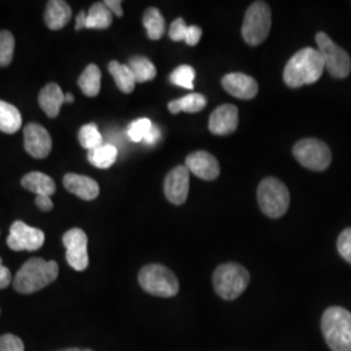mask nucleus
Masks as SVG:
<instances>
[{"instance_id":"nucleus-9","label":"nucleus","mask_w":351,"mask_h":351,"mask_svg":"<svg viewBox=\"0 0 351 351\" xmlns=\"http://www.w3.org/2000/svg\"><path fill=\"white\" fill-rule=\"evenodd\" d=\"M293 155L300 163L311 171H324L332 162V152L323 141L301 139L293 147Z\"/></svg>"},{"instance_id":"nucleus-11","label":"nucleus","mask_w":351,"mask_h":351,"mask_svg":"<svg viewBox=\"0 0 351 351\" xmlns=\"http://www.w3.org/2000/svg\"><path fill=\"white\" fill-rule=\"evenodd\" d=\"M63 243L66 249V262L75 271H85L88 265V236L80 229L73 228L65 232Z\"/></svg>"},{"instance_id":"nucleus-10","label":"nucleus","mask_w":351,"mask_h":351,"mask_svg":"<svg viewBox=\"0 0 351 351\" xmlns=\"http://www.w3.org/2000/svg\"><path fill=\"white\" fill-rule=\"evenodd\" d=\"M45 243V233L24 221H14L7 239L8 247L13 251H37Z\"/></svg>"},{"instance_id":"nucleus-4","label":"nucleus","mask_w":351,"mask_h":351,"mask_svg":"<svg viewBox=\"0 0 351 351\" xmlns=\"http://www.w3.org/2000/svg\"><path fill=\"white\" fill-rule=\"evenodd\" d=\"M213 282L217 295L226 301H234L249 287L250 275L239 264H221L213 272Z\"/></svg>"},{"instance_id":"nucleus-43","label":"nucleus","mask_w":351,"mask_h":351,"mask_svg":"<svg viewBox=\"0 0 351 351\" xmlns=\"http://www.w3.org/2000/svg\"><path fill=\"white\" fill-rule=\"evenodd\" d=\"M58 351H93V350H90V349H77V348H72V349H63V350H58Z\"/></svg>"},{"instance_id":"nucleus-7","label":"nucleus","mask_w":351,"mask_h":351,"mask_svg":"<svg viewBox=\"0 0 351 351\" xmlns=\"http://www.w3.org/2000/svg\"><path fill=\"white\" fill-rule=\"evenodd\" d=\"M272 26V14L267 3H252L245 14L242 37L250 46H259L268 37Z\"/></svg>"},{"instance_id":"nucleus-31","label":"nucleus","mask_w":351,"mask_h":351,"mask_svg":"<svg viewBox=\"0 0 351 351\" xmlns=\"http://www.w3.org/2000/svg\"><path fill=\"white\" fill-rule=\"evenodd\" d=\"M14 52V37L8 30L0 32V68L12 63Z\"/></svg>"},{"instance_id":"nucleus-16","label":"nucleus","mask_w":351,"mask_h":351,"mask_svg":"<svg viewBox=\"0 0 351 351\" xmlns=\"http://www.w3.org/2000/svg\"><path fill=\"white\" fill-rule=\"evenodd\" d=\"M223 88L239 99H252L258 94V82L243 73H229L224 75Z\"/></svg>"},{"instance_id":"nucleus-25","label":"nucleus","mask_w":351,"mask_h":351,"mask_svg":"<svg viewBox=\"0 0 351 351\" xmlns=\"http://www.w3.org/2000/svg\"><path fill=\"white\" fill-rule=\"evenodd\" d=\"M88 159L94 167L99 169H107L116 162L117 149L111 143H103L99 147L88 151Z\"/></svg>"},{"instance_id":"nucleus-23","label":"nucleus","mask_w":351,"mask_h":351,"mask_svg":"<svg viewBox=\"0 0 351 351\" xmlns=\"http://www.w3.org/2000/svg\"><path fill=\"white\" fill-rule=\"evenodd\" d=\"M101 69L95 64H90L78 78V86L86 97H97L101 91Z\"/></svg>"},{"instance_id":"nucleus-41","label":"nucleus","mask_w":351,"mask_h":351,"mask_svg":"<svg viewBox=\"0 0 351 351\" xmlns=\"http://www.w3.org/2000/svg\"><path fill=\"white\" fill-rule=\"evenodd\" d=\"M86 17H88V13H85L84 11H81L75 17V30L77 32L86 27Z\"/></svg>"},{"instance_id":"nucleus-28","label":"nucleus","mask_w":351,"mask_h":351,"mask_svg":"<svg viewBox=\"0 0 351 351\" xmlns=\"http://www.w3.org/2000/svg\"><path fill=\"white\" fill-rule=\"evenodd\" d=\"M129 68L132 69L133 75L136 77V81L138 84L147 82L155 78L156 68L151 63L150 60L145 56H134L129 60Z\"/></svg>"},{"instance_id":"nucleus-2","label":"nucleus","mask_w":351,"mask_h":351,"mask_svg":"<svg viewBox=\"0 0 351 351\" xmlns=\"http://www.w3.org/2000/svg\"><path fill=\"white\" fill-rule=\"evenodd\" d=\"M59 275L56 262H46L42 258H32L13 278V288L21 294H32L52 284Z\"/></svg>"},{"instance_id":"nucleus-32","label":"nucleus","mask_w":351,"mask_h":351,"mask_svg":"<svg viewBox=\"0 0 351 351\" xmlns=\"http://www.w3.org/2000/svg\"><path fill=\"white\" fill-rule=\"evenodd\" d=\"M152 125L150 119H138L128 126V137L133 142H143L150 133Z\"/></svg>"},{"instance_id":"nucleus-37","label":"nucleus","mask_w":351,"mask_h":351,"mask_svg":"<svg viewBox=\"0 0 351 351\" xmlns=\"http://www.w3.org/2000/svg\"><path fill=\"white\" fill-rule=\"evenodd\" d=\"M12 282V275L11 271L3 265V261L0 258V289H5L10 287V284Z\"/></svg>"},{"instance_id":"nucleus-21","label":"nucleus","mask_w":351,"mask_h":351,"mask_svg":"<svg viewBox=\"0 0 351 351\" xmlns=\"http://www.w3.org/2000/svg\"><path fill=\"white\" fill-rule=\"evenodd\" d=\"M23 125V117L20 111L7 101H0V132L13 134Z\"/></svg>"},{"instance_id":"nucleus-36","label":"nucleus","mask_w":351,"mask_h":351,"mask_svg":"<svg viewBox=\"0 0 351 351\" xmlns=\"http://www.w3.org/2000/svg\"><path fill=\"white\" fill-rule=\"evenodd\" d=\"M201 38L202 29L199 26H189L188 37L185 39V42L188 43L189 46H197L199 43Z\"/></svg>"},{"instance_id":"nucleus-34","label":"nucleus","mask_w":351,"mask_h":351,"mask_svg":"<svg viewBox=\"0 0 351 351\" xmlns=\"http://www.w3.org/2000/svg\"><path fill=\"white\" fill-rule=\"evenodd\" d=\"M0 351H25V348L23 339L8 333L0 337Z\"/></svg>"},{"instance_id":"nucleus-40","label":"nucleus","mask_w":351,"mask_h":351,"mask_svg":"<svg viewBox=\"0 0 351 351\" xmlns=\"http://www.w3.org/2000/svg\"><path fill=\"white\" fill-rule=\"evenodd\" d=\"M159 138H160V130H159V128L156 125H152L150 133L147 134V137H146V139H145L143 142L147 143V145H154V143H156V142L159 141Z\"/></svg>"},{"instance_id":"nucleus-13","label":"nucleus","mask_w":351,"mask_h":351,"mask_svg":"<svg viewBox=\"0 0 351 351\" xmlns=\"http://www.w3.org/2000/svg\"><path fill=\"white\" fill-rule=\"evenodd\" d=\"M24 147L26 152L36 159L47 158L52 150L50 133L46 128L36 123L27 124L24 129Z\"/></svg>"},{"instance_id":"nucleus-18","label":"nucleus","mask_w":351,"mask_h":351,"mask_svg":"<svg viewBox=\"0 0 351 351\" xmlns=\"http://www.w3.org/2000/svg\"><path fill=\"white\" fill-rule=\"evenodd\" d=\"M38 103L43 112L50 119H55L58 117L62 106L65 103V94L58 84L51 82L40 90L38 95Z\"/></svg>"},{"instance_id":"nucleus-30","label":"nucleus","mask_w":351,"mask_h":351,"mask_svg":"<svg viewBox=\"0 0 351 351\" xmlns=\"http://www.w3.org/2000/svg\"><path fill=\"white\" fill-rule=\"evenodd\" d=\"M169 80L176 86L193 90L194 80H195V71L190 65H180L171 73Z\"/></svg>"},{"instance_id":"nucleus-17","label":"nucleus","mask_w":351,"mask_h":351,"mask_svg":"<svg viewBox=\"0 0 351 351\" xmlns=\"http://www.w3.org/2000/svg\"><path fill=\"white\" fill-rule=\"evenodd\" d=\"M65 189L84 201H94L99 195V185L88 176L68 173L64 176Z\"/></svg>"},{"instance_id":"nucleus-33","label":"nucleus","mask_w":351,"mask_h":351,"mask_svg":"<svg viewBox=\"0 0 351 351\" xmlns=\"http://www.w3.org/2000/svg\"><path fill=\"white\" fill-rule=\"evenodd\" d=\"M337 249L341 254V256L351 264V228L345 229L339 234V241H337Z\"/></svg>"},{"instance_id":"nucleus-19","label":"nucleus","mask_w":351,"mask_h":351,"mask_svg":"<svg viewBox=\"0 0 351 351\" xmlns=\"http://www.w3.org/2000/svg\"><path fill=\"white\" fill-rule=\"evenodd\" d=\"M72 19V8L63 0H51L45 11V23L51 30H60Z\"/></svg>"},{"instance_id":"nucleus-15","label":"nucleus","mask_w":351,"mask_h":351,"mask_svg":"<svg viewBox=\"0 0 351 351\" xmlns=\"http://www.w3.org/2000/svg\"><path fill=\"white\" fill-rule=\"evenodd\" d=\"M185 167L189 172L206 181H211L220 175V165L216 158L207 151H195L186 158Z\"/></svg>"},{"instance_id":"nucleus-27","label":"nucleus","mask_w":351,"mask_h":351,"mask_svg":"<svg viewBox=\"0 0 351 351\" xmlns=\"http://www.w3.org/2000/svg\"><path fill=\"white\" fill-rule=\"evenodd\" d=\"M143 26L147 32V37L158 40L165 33V20L158 8H149L143 14Z\"/></svg>"},{"instance_id":"nucleus-26","label":"nucleus","mask_w":351,"mask_h":351,"mask_svg":"<svg viewBox=\"0 0 351 351\" xmlns=\"http://www.w3.org/2000/svg\"><path fill=\"white\" fill-rule=\"evenodd\" d=\"M112 13L103 3H95L88 10L86 29H107L112 24Z\"/></svg>"},{"instance_id":"nucleus-8","label":"nucleus","mask_w":351,"mask_h":351,"mask_svg":"<svg viewBox=\"0 0 351 351\" xmlns=\"http://www.w3.org/2000/svg\"><path fill=\"white\" fill-rule=\"evenodd\" d=\"M317 51L320 52L326 71L335 78H345L350 75L351 60L349 53L339 47L326 33L316 34Z\"/></svg>"},{"instance_id":"nucleus-38","label":"nucleus","mask_w":351,"mask_h":351,"mask_svg":"<svg viewBox=\"0 0 351 351\" xmlns=\"http://www.w3.org/2000/svg\"><path fill=\"white\" fill-rule=\"evenodd\" d=\"M36 204H37L38 208L43 213H49L53 208V203L51 201V197H47V195H38L36 198Z\"/></svg>"},{"instance_id":"nucleus-35","label":"nucleus","mask_w":351,"mask_h":351,"mask_svg":"<svg viewBox=\"0 0 351 351\" xmlns=\"http://www.w3.org/2000/svg\"><path fill=\"white\" fill-rule=\"evenodd\" d=\"M189 26L185 24L184 19H176L169 27V37L172 40H185L188 37Z\"/></svg>"},{"instance_id":"nucleus-3","label":"nucleus","mask_w":351,"mask_h":351,"mask_svg":"<svg viewBox=\"0 0 351 351\" xmlns=\"http://www.w3.org/2000/svg\"><path fill=\"white\" fill-rule=\"evenodd\" d=\"M322 332L332 351H351V313L329 307L322 317Z\"/></svg>"},{"instance_id":"nucleus-12","label":"nucleus","mask_w":351,"mask_h":351,"mask_svg":"<svg viewBox=\"0 0 351 351\" xmlns=\"http://www.w3.org/2000/svg\"><path fill=\"white\" fill-rule=\"evenodd\" d=\"M190 189V172L185 165L173 168L164 181V194L173 204H184L188 198Z\"/></svg>"},{"instance_id":"nucleus-24","label":"nucleus","mask_w":351,"mask_h":351,"mask_svg":"<svg viewBox=\"0 0 351 351\" xmlns=\"http://www.w3.org/2000/svg\"><path fill=\"white\" fill-rule=\"evenodd\" d=\"M207 106V99L204 95L198 93H191L181 99L169 101L168 110L171 113L188 112L195 113L202 111Z\"/></svg>"},{"instance_id":"nucleus-14","label":"nucleus","mask_w":351,"mask_h":351,"mask_svg":"<svg viewBox=\"0 0 351 351\" xmlns=\"http://www.w3.org/2000/svg\"><path fill=\"white\" fill-rule=\"evenodd\" d=\"M239 126V108L233 104L217 107L210 116L208 129L216 136H228Z\"/></svg>"},{"instance_id":"nucleus-29","label":"nucleus","mask_w":351,"mask_h":351,"mask_svg":"<svg viewBox=\"0 0 351 351\" xmlns=\"http://www.w3.org/2000/svg\"><path fill=\"white\" fill-rule=\"evenodd\" d=\"M78 141L80 145L86 150H94L103 145V137L98 126L95 124H86L80 129L78 133Z\"/></svg>"},{"instance_id":"nucleus-5","label":"nucleus","mask_w":351,"mask_h":351,"mask_svg":"<svg viewBox=\"0 0 351 351\" xmlns=\"http://www.w3.org/2000/svg\"><path fill=\"white\" fill-rule=\"evenodd\" d=\"M141 288L151 295L169 298L180 290V282L175 274L162 264L145 265L138 275Z\"/></svg>"},{"instance_id":"nucleus-22","label":"nucleus","mask_w":351,"mask_h":351,"mask_svg":"<svg viewBox=\"0 0 351 351\" xmlns=\"http://www.w3.org/2000/svg\"><path fill=\"white\" fill-rule=\"evenodd\" d=\"M108 71L113 77L117 88H120L123 93L130 94L134 88H136V77L133 75L132 69L129 68V65L120 64L116 60H113L108 64Z\"/></svg>"},{"instance_id":"nucleus-39","label":"nucleus","mask_w":351,"mask_h":351,"mask_svg":"<svg viewBox=\"0 0 351 351\" xmlns=\"http://www.w3.org/2000/svg\"><path fill=\"white\" fill-rule=\"evenodd\" d=\"M104 4L107 5V8L111 11L112 14H116L117 17L123 16V7H121V1L120 0H107L104 1Z\"/></svg>"},{"instance_id":"nucleus-1","label":"nucleus","mask_w":351,"mask_h":351,"mask_svg":"<svg viewBox=\"0 0 351 351\" xmlns=\"http://www.w3.org/2000/svg\"><path fill=\"white\" fill-rule=\"evenodd\" d=\"M324 68L320 52L313 47H304L290 58L284 69V81L293 88L311 85L319 81Z\"/></svg>"},{"instance_id":"nucleus-20","label":"nucleus","mask_w":351,"mask_h":351,"mask_svg":"<svg viewBox=\"0 0 351 351\" xmlns=\"http://www.w3.org/2000/svg\"><path fill=\"white\" fill-rule=\"evenodd\" d=\"M21 185L37 194L38 195H47L51 197L56 191L55 181L50 176L45 175L42 172H30L21 178Z\"/></svg>"},{"instance_id":"nucleus-6","label":"nucleus","mask_w":351,"mask_h":351,"mask_svg":"<svg viewBox=\"0 0 351 351\" xmlns=\"http://www.w3.org/2000/svg\"><path fill=\"white\" fill-rule=\"evenodd\" d=\"M259 207L267 216L277 219L284 216L290 204L288 188L280 180L268 177L264 178L258 188Z\"/></svg>"},{"instance_id":"nucleus-42","label":"nucleus","mask_w":351,"mask_h":351,"mask_svg":"<svg viewBox=\"0 0 351 351\" xmlns=\"http://www.w3.org/2000/svg\"><path fill=\"white\" fill-rule=\"evenodd\" d=\"M73 101H75V97L71 93L65 94V103H73Z\"/></svg>"}]
</instances>
